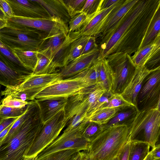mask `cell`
Masks as SVG:
<instances>
[{
    "label": "cell",
    "instance_id": "6da1fadb",
    "mask_svg": "<svg viewBox=\"0 0 160 160\" xmlns=\"http://www.w3.org/2000/svg\"><path fill=\"white\" fill-rule=\"evenodd\" d=\"M160 0H138L120 21L111 36L99 46L101 58L117 52L131 56L139 49Z\"/></svg>",
    "mask_w": 160,
    "mask_h": 160
},
{
    "label": "cell",
    "instance_id": "7a4b0ae2",
    "mask_svg": "<svg viewBox=\"0 0 160 160\" xmlns=\"http://www.w3.org/2000/svg\"><path fill=\"white\" fill-rule=\"evenodd\" d=\"M43 125L38 108L12 138L0 144V160H24Z\"/></svg>",
    "mask_w": 160,
    "mask_h": 160
},
{
    "label": "cell",
    "instance_id": "3957f363",
    "mask_svg": "<svg viewBox=\"0 0 160 160\" xmlns=\"http://www.w3.org/2000/svg\"><path fill=\"white\" fill-rule=\"evenodd\" d=\"M129 128L125 124L104 129L90 142L87 151L93 160H111L118 156L128 142Z\"/></svg>",
    "mask_w": 160,
    "mask_h": 160
},
{
    "label": "cell",
    "instance_id": "277c9868",
    "mask_svg": "<svg viewBox=\"0 0 160 160\" xmlns=\"http://www.w3.org/2000/svg\"><path fill=\"white\" fill-rule=\"evenodd\" d=\"M48 35L44 32L8 21L0 30V42L10 50L38 52Z\"/></svg>",
    "mask_w": 160,
    "mask_h": 160
},
{
    "label": "cell",
    "instance_id": "5b68a950",
    "mask_svg": "<svg viewBox=\"0 0 160 160\" xmlns=\"http://www.w3.org/2000/svg\"><path fill=\"white\" fill-rule=\"evenodd\" d=\"M160 127V109L138 110L128 126V142H146L152 148L159 138Z\"/></svg>",
    "mask_w": 160,
    "mask_h": 160
},
{
    "label": "cell",
    "instance_id": "8992f818",
    "mask_svg": "<svg viewBox=\"0 0 160 160\" xmlns=\"http://www.w3.org/2000/svg\"><path fill=\"white\" fill-rule=\"evenodd\" d=\"M68 121L63 109L43 124L24 157L35 158L58 136Z\"/></svg>",
    "mask_w": 160,
    "mask_h": 160
},
{
    "label": "cell",
    "instance_id": "52a82bcc",
    "mask_svg": "<svg viewBox=\"0 0 160 160\" xmlns=\"http://www.w3.org/2000/svg\"><path fill=\"white\" fill-rule=\"evenodd\" d=\"M105 92L101 86L97 84L86 88L68 97L64 109L67 119L69 121L80 113H84L86 119L97 101Z\"/></svg>",
    "mask_w": 160,
    "mask_h": 160
},
{
    "label": "cell",
    "instance_id": "ba28073f",
    "mask_svg": "<svg viewBox=\"0 0 160 160\" xmlns=\"http://www.w3.org/2000/svg\"><path fill=\"white\" fill-rule=\"evenodd\" d=\"M105 58L112 72L111 92L121 94L130 81L136 68L131 56L126 53L117 52Z\"/></svg>",
    "mask_w": 160,
    "mask_h": 160
},
{
    "label": "cell",
    "instance_id": "9c48e42d",
    "mask_svg": "<svg viewBox=\"0 0 160 160\" xmlns=\"http://www.w3.org/2000/svg\"><path fill=\"white\" fill-rule=\"evenodd\" d=\"M88 121L85 120L76 128L63 132L35 158L39 160L52 153L61 151L73 149L78 151L87 150L89 142L82 136L83 129Z\"/></svg>",
    "mask_w": 160,
    "mask_h": 160
},
{
    "label": "cell",
    "instance_id": "30bf717a",
    "mask_svg": "<svg viewBox=\"0 0 160 160\" xmlns=\"http://www.w3.org/2000/svg\"><path fill=\"white\" fill-rule=\"evenodd\" d=\"M92 86L80 78L71 77L57 81L37 93L35 99L55 98H68ZM33 100V101H34Z\"/></svg>",
    "mask_w": 160,
    "mask_h": 160
},
{
    "label": "cell",
    "instance_id": "8fae6325",
    "mask_svg": "<svg viewBox=\"0 0 160 160\" xmlns=\"http://www.w3.org/2000/svg\"><path fill=\"white\" fill-rule=\"evenodd\" d=\"M138 110L160 108V66L153 69L145 78L137 96Z\"/></svg>",
    "mask_w": 160,
    "mask_h": 160
},
{
    "label": "cell",
    "instance_id": "7c38bea8",
    "mask_svg": "<svg viewBox=\"0 0 160 160\" xmlns=\"http://www.w3.org/2000/svg\"><path fill=\"white\" fill-rule=\"evenodd\" d=\"M138 0H119L108 15L97 34L94 37L99 45L103 44L111 36L116 27L128 12Z\"/></svg>",
    "mask_w": 160,
    "mask_h": 160
},
{
    "label": "cell",
    "instance_id": "4fadbf2b",
    "mask_svg": "<svg viewBox=\"0 0 160 160\" xmlns=\"http://www.w3.org/2000/svg\"><path fill=\"white\" fill-rule=\"evenodd\" d=\"M8 21L44 32L48 34L46 38L61 32H69L68 25L60 19L55 17L45 18L13 16Z\"/></svg>",
    "mask_w": 160,
    "mask_h": 160
},
{
    "label": "cell",
    "instance_id": "5bb4252c",
    "mask_svg": "<svg viewBox=\"0 0 160 160\" xmlns=\"http://www.w3.org/2000/svg\"><path fill=\"white\" fill-rule=\"evenodd\" d=\"M131 58L136 68L144 66L151 70L160 67V34L151 43L135 52Z\"/></svg>",
    "mask_w": 160,
    "mask_h": 160
},
{
    "label": "cell",
    "instance_id": "9a60e30c",
    "mask_svg": "<svg viewBox=\"0 0 160 160\" xmlns=\"http://www.w3.org/2000/svg\"><path fill=\"white\" fill-rule=\"evenodd\" d=\"M101 58L99 48L82 55L66 66L58 72L62 79L72 77L92 66Z\"/></svg>",
    "mask_w": 160,
    "mask_h": 160
},
{
    "label": "cell",
    "instance_id": "2e32d148",
    "mask_svg": "<svg viewBox=\"0 0 160 160\" xmlns=\"http://www.w3.org/2000/svg\"><path fill=\"white\" fill-rule=\"evenodd\" d=\"M62 79L59 74L57 72L43 75L31 74L18 85L11 88H6L5 90L11 91H19L28 89L32 92L34 96L46 87Z\"/></svg>",
    "mask_w": 160,
    "mask_h": 160
},
{
    "label": "cell",
    "instance_id": "e0dca14e",
    "mask_svg": "<svg viewBox=\"0 0 160 160\" xmlns=\"http://www.w3.org/2000/svg\"><path fill=\"white\" fill-rule=\"evenodd\" d=\"M14 16L33 18H51L47 11L34 0H7Z\"/></svg>",
    "mask_w": 160,
    "mask_h": 160
},
{
    "label": "cell",
    "instance_id": "ac0fdd59",
    "mask_svg": "<svg viewBox=\"0 0 160 160\" xmlns=\"http://www.w3.org/2000/svg\"><path fill=\"white\" fill-rule=\"evenodd\" d=\"M153 70H149L144 66L136 68L130 81L121 94L126 100L137 108V96L145 78Z\"/></svg>",
    "mask_w": 160,
    "mask_h": 160
},
{
    "label": "cell",
    "instance_id": "d6986e66",
    "mask_svg": "<svg viewBox=\"0 0 160 160\" xmlns=\"http://www.w3.org/2000/svg\"><path fill=\"white\" fill-rule=\"evenodd\" d=\"M68 98H55L35 99L39 108L41 120L44 124L64 109Z\"/></svg>",
    "mask_w": 160,
    "mask_h": 160
},
{
    "label": "cell",
    "instance_id": "ffe728a7",
    "mask_svg": "<svg viewBox=\"0 0 160 160\" xmlns=\"http://www.w3.org/2000/svg\"><path fill=\"white\" fill-rule=\"evenodd\" d=\"M119 0L108 8L97 12L89 17L80 29L81 35L95 36L104 22L108 15L117 5Z\"/></svg>",
    "mask_w": 160,
    "mask_h": 160
},
{
    "label": "cell",
    "instance_id": "44dd1931",
    "mask_svg": "<svg viewBox=\"0 0 160 160\" xmlns=\"http://www.w3.org/2000/svg\"><path fill=\"white\" fill-rule=\"evenodd\" d=\"M41 6L51 17L58 18L67 24L71 17L63 0H34Z\"/></svg>",
    "mask_w": 160,
    "mask_h": 160
},
{
    "label": "cell",
    "instance_id": "7402d4cb",
    "mask_svg": "<svg viewBox=\"0 0 160 160\" xmlns=\"http://www.w3.org/2000/svg\"><path fill=\"white\" fill-rule=\"evenodd\" d=\"M30 75H23L14 71L0 57V84L12 88L22 83Z\"/></svg>",
    "mask_w": 160,
    "mask_h": 160
},
{
    "label": "cell",
    "instance_id": "603a6c76",
    "mask_svg": "<svg viewBox=\"0 0 160 160\" xmlns=\"http://www.w3.org/2000/svg\"><path fill=\"white\" fill-rule=\"evenodd\" d=\"M69 32H61L51 37L46 38L38 52L51 61L59 47L65 40Z\"/></svg>",
    "mask_w": 160,
    "mask_h": 160
},
{
    "label": "cell",
    "instance_id": "cb8c5ba5",
    "mask_svg": "<svg viewBox=\"0 0 160 160\" xmlns=\"http://www.w3.org/2000/svg\"><path fill=\"white\" fill-rule=\"evenodd\" d=\"M0 57L7 65L18 73L25 76L32 74V71L24 66L12 51L4 45L0 46Z\"/></svg>",
    "mask_w": 160,
    "mask_h": 160
},
{
    "label": "cell",
    "instance_id": "d4e9b609",
    "mask_svg": "<svg viewBox=\"0 0 160 160\" xmlns=\"http://www.w3.org/2000/svg\"><path fill=\"white\" fill-rule=\"evenodd\" d=\"M81 36L79 31L69 32L65 40L56 51L52 60L56 68H62L68 49L73 41Z\"/></svg>",
    "mask_w": 160,
    "mask_h": 160
},
{
    "label": "cell",
    "instance_id": "484cf974",
    "mask_svg": "<svg viewBox=\"0 0 160 160\" xmlns=\"http://www.w3.org/2000/svg\"><path fill=\"white\" fill-rule=\"evenodd\" d=\"M98 84L105 91L111 92L113 73L106 58L100 59L98 63Z\"/></svg>",
    "mask_w": 160,
    "mask_h": 160
},
{
    "label": "cell",
    "instance_id": "4316f807",
    "mask_svg": "<svg viewBox=\"0 0 160 160\" xmlns=\"http://www.w3.org/2000/svg\"><path fill=\"white\" fill-rule=\"evenodd\" d=\"M159 34L160 5L158 6L152 18L138 49L151 43Z\"/></svg>",
    "mask_w": 160,
    "mask_h": 160
},
{
    "label": "cell",
    "instance_id": "83f0119b",
    "mask_svg": "<svg viewBox=\"0 0 160 160\" xmlns=\"http://www.w3.org/2000/svg\"><path fill=\"white\" fill-rule=\"evenodd\" d=\"M138 110L137 108L132 107L119 111L107 123L103 125V130L112 126L123 124L128 127Z\"/></svg>",
    "mask_w": 160,
    "mask_h": 160
},
{
    "label": "cell",
    "instance_id": "f1b7e54d",
    "mask_svg": "<svg viewBox=\"0 0 160 160\" xmlns=\"http://www.w3.org/2000/svg\"><path fill=\"white\" fill-rule=\"evenodd\" d=\"M90 36L81 35L72 42L69 47L67 54L64 59L63 67L82 55Z\"/></svg>",
    "mask_w": 160,
    "mask_h": 160
},
{
    "label": "cell",
    "instance_id": "f546056e",
    "mask_svg": "<svg viewBox=\"0 0 160 160\" xmlns=\"http://www.w3.org/2000/svg\"><path fill=\"white\" fill-rule=\"evenodd\" d=\"M38 108L37 104L34 101L29 104L25 112L14 122L6 136L0 142V144L8 142L12 138L24 122L35 112Z\"/></svg>",
    "mask_w": 160,
    "mask_h": 160
},
{
    "label": "cell",
    "instance_id": "4dcf8cb0",
    "mask_svg": "<svg viewBox=\"0 0 160 160\" xmlns=\"http://www.w3.org/2000/svg\"><path fill=\"white\" fill-rule=\"evenodd\" d=\"M11 50L24 66L32 72L37 62L38 52L23 51L17 48Z\"/></svg>",
    "mask_w": 160,
    "mask_h": 160
},
{
    "label": "cell",
    "instance_id": "1f68e13d",
    "mask_svg": "<svg viewBox=\"0 0 160 160\" xmlns=\"http://www.w3.org/2000/svg\"><path fill=\"white\" fill-rule=\"evenodd\" d=\"M150 147L146 142H130L128 160H144L149 152Z\"/></svg>",
    "mask_w": 160,
    "mask_h": 160
},
{
    "label": "cell",
    "instance_id": "d6a6232c",
    "mask_svg": "<svg viewBox=\"0 0 160 160\" xmlns=\"http://www.w3.org/2000/svg\"><path fill=\"white\" fill-rule=\"evenodd\" d=\"M37 57V62L32 75H43L57 72V68L48 58L38 52Z\"/></svg>",
    "mask_w": 160,
    "mask_h": 160
},
{
    "label": "cell",
    "instance_id": "836d02e7",
    "mask_svg": "<svg viewBox=\"0 0 160 160\" xmlns=\"http://www.w3.org/2000/svg\"><path fill=\"white\" fill-rule=\"evenodd\" d=\"M122 110L116 108H105L100 109L94 112L87 120L88 121L104 125L107 123L118 112Z\"/></svg>",
    "mask_w": 160,
    "mask_h": 160
},
{
    "label": "cell",
    "instance_id": "e575fe53",
    "mask_svg": "<svg viewBox=\"0 0 160 160\" xmlns=\"http://www.w3.org/2000/svg\"><path fill=\"white\" fill-rule=\"evenodd\" d=\"M132 107L137 108L133 104L126 100L121 94L112 93L108 101L102 104L96 111L105 108L123 110Z\"/></svg>",
    "mask_w": 160,
    "mask_h": 160
},
{
    "label": "cell",
    "instance_id": "d590c367",
    "mask_svg": "<svg viewBox=\"0 0 160 160\" xmlns=\"http://www.w3.org/2000/svg\"><path fill=\"white\" fill-rule=\"evenodd\" d=\"M100 59L89 68L83 70L72 77L82 78L88 82L92 86L98 84L99 82L98 67L99 61Z\"/></svg>",
    "mask_w": 160,
    "mask_h": 160
},
{
    "label": "cell",
    "instance_id": "8d00e7d4",
    "mask_svg": "<svg viewBox=\"0 0 160 160\" xmlns=\"http://www.w3.org/2000/svg\"><path fill=\"white\" fill-rule=\"evenodd\" d=\"M103 129V125L88 121L83 129L82 136L90 142L99 134Z\"/></svg>",
    "mask_w": 160,
    "mask_h": 160
},
{
    "label": "cell",
    "instance_id": "74e56055",
    "mask_svg": "<svg viewBox=\"0 0 160 160\" xmlns=\"http://www.w3.org/2000/svg\"><path fill=\"white\" fill-rule=\"evenodd\" d=\"M28 105L22 108H15L3 106L1 104L0 118L5 119L19 117L25 112Z\"/></svg>",
    "mask_w": 160,
    "mask_h": 160
},
{
    "label": "cell",
    "instance_id": "f35d334b",
    "mask_svg": "<svg viewBox=\"0 0 160 160\" xmlns=\"http://www.w3.org/2000/svg\"><path fill=\"white\" fill-rule=\"evenodd\" d=\"M91 16L81 12L71 18L68 22L69 32L79 31L81 27Z\"/></svg>",
    "mask_w": 160,
    "mask_h": 160
},
{
    "label": "cell",
    "instance_id": "ab89813d",
    "mask_svg": "<svg viewBox=\"0 0 160 160\" xmlns=\"http://www.w3.org/2000/svg\"><path fill=\"white\" fill-rule=\"evenodd\" d=\"M86 1V0H63L71 18L81 13Z\"/></svg>",
    "mask_w": 160,
    "mask_h": 160
},
{
    "label": "cell",
    "instance_id": "60d3db41",
    "mask_svg": "<svg viewBox=\"0 0 160 160\" xmlns=\"http://www.w3.org/2000/svg\"><path fill=\"white\" fill-rule=\"evenodd\" d=\"M77 152L73 149L61 151L52 153L39 160H67Z\"/></svg>",
    "mask_w": 160,
    "mask_h": 160
},
{
    "label": "cell",
    "instance_id": "b9f144b4",
    "mask_svg": "<svg viewBox=\"0 0 160 160\" xmlns=\"http://www.w3.org/2000/svg\"><path fill=\"white\" fill-rule=\"evenodd\" d=\"M32 102V101H24L12 98L9 96H6L2 98L1 105L12 108H21L30 104Z\"/></svg>",
    "mask_w": 160,
    "mask_h": 160
},
{
    "label": "cell",
    "instance_id": "7bdbcfd3",
    "mask_svg": "<svg viewBox=\"0 0 160 160\" xmlns=\"http://www.w3.org/2000/svg\"><path fill=\"white\" fill-rule=\"evenodd\" d=\"M101 0H86L81 12L88 16H91L99 12V8Z\"/></svg>",
    "mask_w": 160,
    "mask_h": 160
},
{
    "label": "cell",
    "instance_id": "ee69618b",
    "mask_svg": "<svg viewBox=\"0 0 160 160\" xmlns=\"http://www.w3.org/2000/svg\"><path fill=\"white\" fill-rule=\"evenodd\" d=\"M85 120L84 113H80L75 115L69 120L68 126L63 132L68 131L76 128Z\"/></svg>",
    "mask_w": 160,
    "mask_h": 160
},
{
    "label": "cell",
    "instance_id": "f6af8a7d",
    "mask_svg": "<svg viewBox=\"0 0 160 160\" xmlns=\"http://www.w3.org/2000/svg\"><path fill=\"white\" fill-rule=\"evenodd\" d=\"M0 10L8 20L14 16L12 9L7 0H0Z\"/></svg>",
    "mask_w": 160,
    "mask_h": 160
},
{
    "label": "cell",
    "instance_id": "bcb514c9",
    "mask_svg": "<svg viewBox=\"0 0 160 160\" xmlns=\"http://www.w3.org/2000/svg\"><path fill=\"white\" fill-rule=\"evenodd\" d=\"M98 48L95 37L90 36L83 49L82 55L87 53L92 50Z\"/></svg>",
    "mask_w": 160,
    "mask_h": 160
},
{
    "label": "cell",
    "instance_id": "7dc6e473",
    "mask_svg": "<svg viewBox=\"0 0 160 160\" xmlns=\"http://www.w3.org/2000/svg\"><path fill=\"white\" fill-rule=\"evenodd\" d=\"M129 147L130 142H127L118 155L119 160H128Z\"/></svg>",
    "mask_w": 160,
    "mask_h": 160
},
{
    "label": "cell",
    "instance_id": "c3c4849f",
    "mask_svg": "<svg viewBox=\"0 0 160 160\" xmlns=\"http://www.w3.org/2000/svg\"><path fill=\"white\" fill-rule=\"evenodd\" d=\"M19 117L2 119L0 122V133Z\"/></svg>",
    "mask_w": 160,
    "mask_h": 160
},
{
    "label": "cell",
    "instance_id": "681fc988",
    "mask_svg": "<svg viewBox=\"0 0 160 160\" xmlns=\"http://www.w3.org/2000/svg\"><path fill=\"white\" fill-rule=\"evenodd\" d=\"M118 1V0H101L99 5V11L109 8Z\"/></svg>",
    "mask_w": 160,
    "mask_h": 160
},
{
    "label": "cell",
    "instance_id": "f907efd6",
    "mask_svg": "<svg viewBox=\"0 0 160 160\" xmlns=\"http://www.w3.org/2000/svg\"><path fill=\"white\" fill-rule=\"evenodd\" d=\"M150 152L156 159H160V144H156L155 147L152 148Z\"/></svg>",
    "mask_w": 160,
    "mask_h": 160
},
{
    "label": "cell",
    "instance_id": "816d5d0a",
    "mask_svg": "<svg viewBox=\"0 0 160 160\" xmlns=\"http://www.w3.org/2000/svg\"><path fill=\"white\" fill-rule=\"evenodd\" d=\"M8 23V19L0 10V30L6 27Z\"/></svg>",
    "mask_w": 160,
    "mask_h": 160
},
{
    "label": "cell",
    "instance_id": "f5cc1de1",
    "mask_svg": "<svg viewBox=\"0 0 160 160\" xmlns=\"http://www.w3.org/2000/svg\"><path fill=\"white\" fill-rule=\"evenodd\" d=\"M15 122L12 123L0 133V142H1L6 136L12 126L13 124Z\"/></svg>",
    "mask_w": 160,
    "mask_h": 160
},
{
    "label": "cell",
    "instance_id": "db71d44e",
    "mask_svg": "<svg viewBox=\"0 0 160 160\" xmlns=\"http://www.w3.org/2000/svg\"><path fill=\"white\" fill-rule=\"evenodd\" d=\"M86 156V153L83 151L78 152L77 156L74 160H85Z\"/></svg>",
    "mask_w": 160,
    "mask_h": 160
},
{
    "label": "cell",
    "instance_id": "11a10c76",
    "mask_svg": "<svg viewBox=\"0 0 160 160\" xmlns=\"http://www.w3.org/2000/svg\"><path fill=\"white\" fill-rule=\"evenodd\" d=\"M151 154L150 151L144 160H157Z\"/></svg>",
    "mask_w": 160,
    "mask_h": 160
},
{
    "label": "cell",
    "instance_id": "9f6ffc18",
    "mask_svg": "<svg viewBox=\"0 0 160 160\" xmlns=\"http://www.w3.org/2000/svg\"><path fill=\"white\" fill-rule=\"evenodd\" d=\"M78 152L75 153L67 160H74L76 157Z\"/></svg>",
    "mask_w": 160,
    "mask_h": 160
},
{
    "label": "cell",
    "instance_id": "6f0895ef",
    "mask_svg": "<svg viewBox=\"0 0 160 160\" xmlns=\"http://www.w3.org/2000/svg\"><path fill=\"white\" fill-rule=\"evenodd\" d=\"M86 156L85 160H93L92 157L86 152Z\"/></svg>",
    "mask_w": 160,
    "mask_h": 160
},
{
    "label": "cell",
    "instance_id": "680465c9",
    "mask_svg": "<svg viewBox=\"0 0 160 160\" xmlns=\"http://www.w3.org/2000/svg\"><path fill=\"white\" fill-rule=\"evenodd\" d=\"M2 90H1V85H0V105H1V101L2 100V95H1V92Z\"/></svg>",
    "mask_w": 160,
    "mask_h": 160
},
{
    "label": "cell",
    "instance_id": "91938a15",
    "mask_svg": "<svg viewBox=\"0 0 160 160\" xmlns=\"http://www.w3.org/2000/svg\"><path fill=\"white\" fill-rule=\"evenodd\" d=\"M35 158L31 157L28 158H25L24 160H34Z\"/></svg>",
    "mask_w": 160,
    "mask_h": 160
},
{
    "label": "cell",
    "instance_id": "94428289",
    "mask_svg": "<svg viewBox=\"0 0 160 160\" xmlns=\"http://www.w3.org/2000/svg\"><path fill=\"white\" fill-rule=\"evenodd\" d=\"M111 160H119V158L117 156L115 158H114Z\"/></svg>",
    "mask_w": 160,
    "mask_h": 160
},
{
    "label": "cell",
    "instance_id": "6125c7cd",
    "mask_svg": "<svg viewBox=\"0 0 160 160\" xmlns=\"http://www.w3.org/2000/svg\"><path fill=\"white\" fill-rule=\"evenodd\" d=\"M2 119V118H0V122H1Z\"/></svg>",
    "mask_w": 160,
    "mask_h": 160
},
{
    "label": "cell",
    "instance_id": "be15d7a7",
    "mask_svg": "<svg viewBox=\"0 0 160 160\" xmlns=\"http://www.w3.org/2000/svg\"><path fill=\"white\" fill-rule=\"evenodd\" d=\"M157 160H160V159H157Z\"/></svg>",
    "mask_w": 160,
    "mask_h": 160
}]
</instances>
